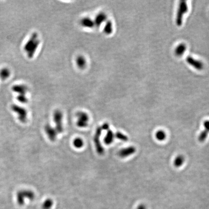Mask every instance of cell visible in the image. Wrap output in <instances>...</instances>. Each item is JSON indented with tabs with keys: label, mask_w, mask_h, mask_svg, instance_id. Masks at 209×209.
Masks as SVG:
<instances>
[{
	"label": "cell",
	"mask_w": 209,
	"mask_h": 209,
	"mask_svg": "<svg viewBox=\"0 0 209 209\" xmlns=\"http://www.w3.org/2000/svg\"><path fill=\"white\" fill-rule=\"evenodd\" d=\"M39 44L40 40L38 35L36 33H33L24 47V50L28 57L32 58L34 56Z\"/></svg>",
	"instance_id": "6da1fadb"
},
{
	"label": "cell",
	"mask_w": 209,
	"mask_h": 209,
	"mask_svg": "<svg viewBox=\"0 0 209 209\" xmlns=\"http://www.w3.org/2000/svg\"><path fill=\"white\" fill-rule=\"evenodd\" d=\"M35 198V194L31 190H20L17 193V202L18 204L20 206H23L25 203L26 199L29 200H33Z\"/></svg>",
	"instance_id": "7a4b0ae2"
},
{
	"label": "cell",
	"mask_w": 209,
	"mask_h": 209,
	"mask_svg": "<svg viewBox=\"0 0 209 209\" xmlns=\"http://www.w3.org/2000/svg\"><path fill=\"white\" fill-rule=\"evenodd\" d=\"M188 10L187 1H180L179 4L177 12L176 15V23L178 26H181L182 24L184 15Z\"/></svg>",
	"instance_id": "3957f363"
},
{
	"label": "cell",
	"mask_w": 209,
	"mask_h": 209,
	"mask_svg": "<svg viewBox=\"0 0 209 209\" xmlns=\"http://www.w3.org/2000/svg\"><path fill=\"white\" fill-rule=\"evenodd\" d=\"M53 121L55 124V128L58 133L60 134L64 131L63 119V114L60 110H56L53 113Z\"/></svg>",
	"instance_id": "277c9868"
},
{
	"label": "cell",
	"mask_w": 209,
	"mask_h": 209,
	"mask_svg": "<svg viewBox=\"0 0 209 209\" xmlns=\"http://www.w3.org/2000/svg\"><path fill=\"white\" fill-rule=\"evenodd\" d=\"M102 132V129L101 126H99L96 129V133L93 138V142L96 147V150L99 154H103L104 153V149L100 139V137L101 136Z\"/></svg>",
	"instance_id": "5b68a950"
},
{
	"label": "cell",
	"mask_w": 209,
	"mask_h": 209,
	"mask_svg": "<svg viewBox=\"0 0 209 209\" xmlns=\"http://www.w3.org/2000/svg\"><path fill=\"white\" fill-rule=\"evenodd\" d=\"M11 110L18 114L19 121L22 123L26 122L28 113L25 108L17 105L13 104L11 106Z\"/></svg>",
	"instance_id": "8992f818"
},
{
	"label": "cell",
	"mask_w": 209,
	"mask_h": 209,
	"mask_svg": "<svg viewBox=\"0 0 209 209\" xmlns=\"http://www.w3.org/2000/svg\"><path fill=\"white\" fill-rule=\"evenodd\" d=\"M77 125L79 128L86 127L88 125L89 117L87 113L83 111H79L77 114Z\"/></svg>",
	"instance_id": "52a82bcc"
},
{
	"label": "cell",
	"mask_w": 209,
	"mask_h": 209,
	"mask_svg": "<svg viewBox=\"0 0 209 209\" xmlns=\"http://www.w3.org/2000/svg\"><path fill=\"white\" fill-rule=\"evenodd\" d=\"M45 131L50 140L51 142H55L58 134L55 128L49 124H47L45 126Z\"/></svg>",
	"instance_id": "ba28073f"
},
{
	"label": "cell",
	"mask_w": 209,
	"mask_h": 209,
	"mask_svg": "<svg viewBox=\"0 0 209 209\" xmlns=\"http://www.w3.org/2000/svg\"><path fill=\"white\" fill-rule=\"evenodd\" d=\"M186 61L187 63L191 65L193 67L197 70H201L204 67V64L202 62L196 60L191 56H188L186 57Z\"/></svg>",
	"instance_id": "9c48e42d"
},
{
	"label": "cell",
	"mask_w": 209,
	"mask_h": 209,
	"mask_svg": "<svg viewBox=\"0 0 209 209\" xmlns=\"http://www.w3.org/2000/svg\"><path fill=\"white\" fill-rule=\"evenodd\" d=\"M136 149L134 146H129L123 148L119 152L118 155L121 158H126L135 153Z\"/></svg>",
	"instance_id": "30bf717a"
},
{
	"label": "cell",
	"mask_w": 209,
	"mask_h": 209,
	"mask_svg": "<svg viewBox=\"0 0 209 209\" xmlns=\"http://www.w3.org/2000/svg\"><path fill=\"white\" fill-rule=\"evenodd\" d=\"M28 87L24 84H17L15 85L12 87V90L13 92L19 94H26L28 91Z\"/></svg>",
	"instance_id": "8fae6325"
},
{
	"label": "cell",
	"mask_w": 209,
	"mask_h": 209,
	"mask_svg": "<svg viewBox=\"0 0 209 209\" xmlns=\"http://www.w3.org/2000/svg\"><path fill=\"white\" fill-rule=\"evenodd\" d=\"M115 138V134L110 129L107 130V134L104 139V142L105 144L109 145L112 144Z\"/></svg>",
	"instance_id": "7c38bea8"
},
{
	"label": "cell",
	"mask_w": 209,
	"mask_h": 209,
	"mask_svg": "<svg viewBox=\"0 0 209 209\" xmlns=\"http://www.w3.org/2000/svg\"><path fill=\"white\" fill-rule=\"evenodd\" d=\"M186 45L185 43L180 44L178 45L175 50V53L177 56H181L184 54L185 51H186Z\"/></svg>",
	"instance_id": "4fadbf2b"
},
{
	"label": "cell",
	"mask_w": 209,
	"mask_h": 209,
	"mask_svg": "<svg viewBox=\"0 0 209 209\" xmlns=\"http://www.w3.org/2000/svg\"><path fill=\"white\" fill-rule=\"evenodd\" d=\"M10 75V71L7 68H3L0 70V78L3 80H5L9 78Z\"/></svg>",
	"instance_id": "5bb4252c"
},
{
	"label": "cell",
	"mask_w": 209,
	"mask_h": 209,
	"mask_svg": "<svg viewBox=\"0 0 209 209\" xmlns=\"http://www.w3.org/2000/svg\"><path fill=\"white\" fill-rule=\"evenodd\" d=\"M185 157L184 156L179 155L176 157L174 161V165L176 167H180L184 164Z\"/></svg>",
	"instance_id": "9a60e30c"
},
{
	"label": "cell",
	"mask_w": 209,
	"mask_h": 209,
	"mask_svg": "<svg viewBox=\"0 0 209 209\" xmlns=\"http://www.w3.org/2000/svg\"><path fill=\"white\" fill-rule=\"evenodd\" d=\"M167 135L164 131L162 130H158L156 133V138L157 140L160 142L164 141L166 139Z\"/></svg>",
	"instance_id": "2e32d148"
},
{
	"label": "cell",
	"mask_w": 209,
	"mask_h": 209,
	"mask_svg": "<svg viewBox=\"0 0 209 209\" xmlns=\"http://www.w3.org/2000/svg\"><path fill=\"white\" fill-rule=\"evenodd\" d=\"M73 145L77 149H80L84 145L83 139L80 138H76L73 141Z\"/></svg>",
	"instance_id": "e0dca14e"
},
{
	"label": "cell",
	"mask_w": 209,
	"mask_h": 209,
	"mask_svg": "<svg viewBox=\"0 0 209 209\" xmlns=\"http://www.w3.org/2000/svg\"><path fill=\"white\" fill-rule=\"evenodd\" d=\"M53 205V202L51 199H47L44 201L42 204V209H50Z\"/></svg>",
	"instance_id": "ac0fdd59"
},
{
	"label": "cell",
	"mask_w": 209,
	"mask_h": 209,
	"mask_svg": "<svg viewBox=\"0 0 209 209\" xmlns=\"http://www.w3.org/2000/svg\"><path fill=\"white\" fill-rule=\"evenodd\" d=\"M115 138L119 140H121L122 142H127L128 140V138L125 134H123L121 132H116L115 134Z\"/></svg>",
	"instance_id": "d6986e66"
},
{
	"label": "cell",
	"mask_w": 209,
	"mask_h": 209,
	"mask_svg": "<svg viewBox=\"0 0 209 209\" xmlns=\"http://www.w3.org/2000/svg\"><path fill=\"white\" fill-rule=\"evenodd\" d=\"M76 63H77L78 66H79V67L82 68L84 67L86 64V61L85 59L82 56H79L77 58Z\"/></svg>",
	"instance_id": "ffe728a7"
},
{
	"label": "cell",
	"mask_w": 209,
	"mask_h": 209,
	"mask_svg": "<svg viewBox=\"0 0 209 209\" xmlns=\"http://www.w3.org/2000/svg\"><path fill=\"white\" fill-rule=\"evenodd\" d=\"M93 21L90 19L87 18H84V19H82L81 23L82 25L84 27H87V28H91L93 25Z\"/></svg>",
	"instance_id": "44dd1931"
},
{
	"label": "cell",
	"mask_w": 209,
	"mask_h": 209,
	"mask_svg": "<svg viewBox=\"0 0 209 209\" xmlns=\"http://www.w3.org/2000/svg\"><path fill=\"white\" fill-rule=\"evenodd\" d=\"M106 19H107V16L104 13H100L96 18V24L97 23L99 25L104 21H106Z\"/></svg>",
	"instance_id": "7402d4cb"
},
{
	"label": "cell",
	"mask_w": 209,
	"mask_h": 209,
	"mask_svg": "<svg viewBox=\"0 0 209 209\" xmlns=\"http://www.w3.org/2000/svg\"><path fill=\"white\" fill-rule=\"evenodd\" d=\"M17 100L18 101L21 103H26L28 102V98L26 97V94H19L17 96Z\"/></svg>",
	"instance_id": "603a6c76"
},
{
	"label": "cell",
	"mask_w": 209,
	"mask_h": 209,
	"mask_svg": "<svg viewBox=\"0 0 209 209\" xmlns=\"http://www.w3.org/2000/svg\"><path fill=\"white\" fill-rule=\"evenodd\" d=\"M112 23L110 22H108L106 24L105 27H104V31L106 33H110L112 32Z\"/></svg>",
	"instance_id": "cb8c5ba5"
},
{
	"label": "cell",
	"mask_w": 209,
	"mask_h": 209,
	"mask_svg": "<svg viewBox=\"0 0 209 209\" xmlns=\"http://www.w3.org/2000/svg\"><path fill=\"white\" fill-rule=\"evenodd\" d=\"M101 128H102V130H106V131H107V130H109L110 129V125L107 123V122H105L104 124H103V125L101 126Z\"/></svg>",
	"instance_id": "d4e9b609"
},
{
	"label": "cell",
	"mask_w": 209,
	"mask_h": 209,
	"mask_svg": "<svg viewBox=\"0 0 209 209\" xmlns=\"http://www.w3.org/2000/svg\"><path fill=\"white\" fill-rule=\"evenodd\" d=\"M203 125L204 127V130H205L207 131L209 133V121L207 120L204 122Z\"/></svg>",
	"instance_id": "484cf974"
},
{
	"label": "cell",
	"mask_w": 209,
	"mask_h": 209,
	"mask_svg": "<svg viewBox=\"0 0 209 209\" xmlns=\"http://www.w3.org/2000/svg\"><path fill=\"white\" fill-rule=\"evenodd\" d=\"M136 209H147V207L144 204H140L138 206Z\"/></svg>",
	"instance_id": "4316f807"
}]
</instances>
